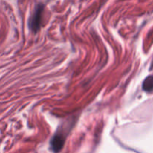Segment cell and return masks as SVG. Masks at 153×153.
<instances>
[{"label": "cell", "mask_w": 153, "mask_h": 153, "mask_svg": "<svg viewBox=\"0 0 153 153\" xmlns=\"http://www.w3.org/2000/svg\"><path fill=\"white\" fill-rule=\"evenodd\" d=\"M43 5H38L36 7L35 10H34V15L31 17V20H30L29 25L31 29L33 31L36 32L40 29V23H41V19H42V13H43Z\"/></svg>", "instance_id": "1"}, {"label": "cell", "mask_w": 153, "mask_h": 153, "mask_svg": "<svg viewBox=\"0 0 153 153\" xmlns=\"http://www.w3.org/2000/svg\"><path fill=\"white\" fill-rule=\"evenodd\" d=\"M64 139L63 135L60 134H55V137H53L52 140V147H53L54 150L58 151L62 148L63 145H64Z\"/></svg>", "instance_id": "2"}, {"label": "cell", "mask_w": 153, "mask_h": 153, "mask_svg": "<svg viewBox=\"0 0 153 153\" xmlns=\"http://www.w3.org/2000/svg\"><path fill=\"white\" fill-rule=\"evenodd\" d=\"M142 88L147 93L153 92V76H149L143 81Z\"/></svg>", "instance_id": "3"}, {"label": "cell", "mask_w": 153, "mask_h": 153, "mask_svg": "<svg viewBox=\"0 0 153 153\" xmlns=\"http://www.w3.org/2000/svg\"><path fill=\"white\" fill-rule=\"evenodd\" d=\"M152 67H153V61H152Z\"/></svg>", "instance_id": "4"}]
</instances>
